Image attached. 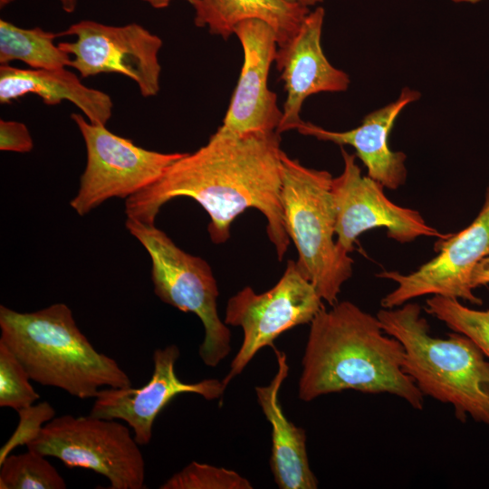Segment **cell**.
<instances>
[{
	"label": "cell",
	"instance_id": "obj_9",
	"mask_svg": "<svg viewBox=\"0 0 489 489\" xmlns=\"http://www.w3.org/2000/svg\"><path fill=\"white\" fill-rule=\"evenodd\" d=\"M324 306L314 286L301 272L297 262L289 260L279 281L271 289L256 293L244 287L227 302L224 322L240 327L242 344L222 380L226 388L263 348L286 331L310 323Z\"/></svg>",
	"mask_w": 489,
	"mask_h": 489
},
{
	"label": "cell",
	"instance_id": "obj_32",
	"mask_svg": "<svg viewBox=\"0 0 489 489\" xmlns=\"http://www.w3.org/2000/svg\"><path fill=\"white\" fill-rule=\"evenodd\" d=\"M14 0H0V7L3 8L11 3H13Z\"/></svg>",
	"mask_w": 489,
	"mask_h": 489
},
{
	"label": "cell",
	"instance_id": "obj_21",
	"mask_svg": "<svg viewBox=\"0 0 489 489\" xmlns=\"http://www.w3.org/2000/svg\"><path fill=\"white\" fill-rule=\"evenodd\" d=\"M67 484L45 455L29 449L0 464V489H65Z\"/></svg>",
	"mask_w": 489,
	"mask_h": 489
},
{
	"label": "cell",
	"instance_id": "obj_16",
	"mask_svg": "<svg viewBox=\"0 0 489 489\" xmlns=\"http://www.w3.org/2000/svg\"><path fill=\"white\" fill-rule=\"evenodd\" d=\"M419 99L418 91L405 87L395 101L368 113L354 129L334 131L303 121L296 130L321 141L352 147L369 177L383 187L398 189L407 179V156L402 151L392 150L388 138L401 111Z\"/></svg>",
	"mask_w": 489,
	"mask_h": 489
},
{
	"label": "cell",
	"instance_id": "obj_27",
	"mask_svg": "<svg viewBox=\"0 0 489 489\" xmlns=\"http://www.w3.org/2000/svg\"><path fill=\"white\" fill-rule=\"evenodd\" d=\"M489 284V255L483 258L475 267L471 276L473 289Z\"/></svg>",
	"mask_w": 489,
	"mask_h": 489
},
{
	"label": "cell",
	"instance_id": "obj_30",
	"mask_svg": "<svg viewBox=\"0 0 489 489\" xmlns=\"http://www.w3.org/2000/svg\"><path fill=\"white\" fill-rule=\"evenodd\" d=\"M287 1H290L292 3H296V4H299L307 7L314 6L323 2V0H287Z\"/></svg>",
	"mask_w": 489,
	"mask_h": 489
},
{
	"label": "cell",
	"instance_id": "obj_11",
	"mask_svg": "<svg viewBox=\"0 0 489 489\" xmlns=\"http://www.w3.org/2000/svg\"><path fill=\"white\" fill-rule=\"evenodd\" d=\"M437 255L417 270L403 274L384 271L379 278L391 280L395 289L381 300L382 308H394L424 295H441L482 304L471 285L476 264L489 255V183L484 204L474 221L460 232L439 239Z\"/></svg>",
	"mask_w": 489,
	"mask_h": 489
},
{
	"label": "cell",
	"instance_id": "obj_25",
	"mask_svg": "<svg viewBox=\"0 0 489 489\" xmlns=\"http://www.w3.org/2000/svg\"><path fill=\"white\" fill-rule=\"evenodd\" d=\"M19 422L12 436L0 449V464L17 446H28L34 441L46 423L55 417V409L47 401L17 410Z\"/></svg>",
	"mask_w": 489,
	"mask_h": 489
},
{
	"label": "cell",
	"instance_id": "obj_20",
	"mask_svg": "<svg viewBox=\"0 0 489 489\" xmlns=\"http://www.w3.org/2000/svg\"><path fill=\"white\" fill-rule=\"evenodd\" d=\"M57 37L58 33L40 27L22 28L1 19L0 63L20 61L36 70L70 67V55L54 43Z\"/></svg>",
	"mask_w": 489,
	"mask_h": 489
},
{
	"label": "cell",
	"instance_id": "obj_12",
	"mask_svg": "<svg viewBox=\"0 0 489 489\" xmlns=\"http://www.w3.org/2000/svg\"><path fill=\"white\" fill-rule=\"evenodd\" d=\"M341 155L343 169L332 178L331 191L336 211V242L345 253L354 250L361 234L378 227L386 228L388 237L403 244L420 236L446 239L451 235L429 225L418 211L390 201L379 182L362 175L356 155L344 148Z\"/></svg>",
	"mask_w": 489,
	"mask_h": 489
},
{
	"label": "cell",
	"instance_id": "obj_24",
	"mask_svg": "<svg viewBox=\"0 0 489 489\" xmlns=\"http://www.w3.org/2000/svg\"><path fill=\"white\" fill-rule=\"evenodd\" d=\"M30 380L24 365L0 340V407L17 411L34 404L40 395Z\"/></svg>",
	"mask_w": 489,
	"mask_h": 489
},
{
	"label": "cell",
	"instance_id": "obj_22",
	"mask_svg": "<svg viewBox=\"0 0 489 489\" xmlns=\"http://www.w3.org/2000/svg\"><path fill=\"white\" fill-rule=\"evenodd\" d=\"M426 311L453 331L470 339L489 360V308L475 310L458 299L432 295L426 301Z\"/></svg>",
	"mask_w": 489,
	"mask_h": 489
},
{
	"label": "cell",
	"instance_id": "obj_5",
	"mask_svg": "<svg viewBox=\"0 0 489 489\" xmlns=\"http://www.w3.org/2000/svg\"><path fill=\"white\" fill-rule=\"evenodd\" d=\"M333 177L282 154L281 203L285 231L298 252L297 264L322 301L338 302L351 277L353 260L334 240Z\"/></svg>",
	"mask_w": 489,
	"mask_h": 489
},
{
	"label": "cell",
	"instance_id": "obj_28",
	"mask_svg": "<svg viewBox=\"0 0 489 489\" xmlns=\"http://www.w3.org/2000/svg\"><path fill=\"white\" fill-rule=\"evenodd\" d=\"M140 1H143L149 4L153 8L162 9V8L168 7L173 0H140ZM186 1L193 5L197 0H186Z\"/></svg>",
	"mask_w": 489,
	"mask_h": 489
},
{
	"label": "cell",
	"instance_id": "obj_8",
	"mask_svg": "<svg viewBox=\"0 0 489 489\" xmlns=\"http://www.w3.org/2000/svg\"><path fill=\"white\" fill-rule=\"evenodd\" d=\"M71 119L81 132L87 152L78 192L70 201L71 207L81 216L110 198L127 199L150 186L184 154L139 147L80 113H72Z\"/></svg>",
	"mask_w": 489,
	"mask_h": 489
},
{
	"label": "cell",
	"instance_id": "obj_15",
	"mask_svg": "<svg viewBox=\"0 0 489 489\" xmlns=\"http://www.w3.org/2000/svg\"><path fill=\"white\" fill-rule=\"evenodd\" d=\"M324 17L322 6L310 11L295 35L277 49L274 62L286 93L276 130L279 134L297 129L303 122L300 114L308 97L343 92L350 84L349 74L334 67L322 50Z\"/></svg>",
	"mask_w": 489,
	"mask_h": 489
},
{
	"label": "cell",
	"instance_id": "obj_2",
	"mask_svg": "<svg viewBox=\"0 0 489 489\" xmlns=\"http://www.w3.org/2000/svg\"><path fill=\"white\" fill-rule=\"evenodd\" d=\"M401 343L382 328L377 315L349 301L321 309L310 322L302 359L298 397L356 390L397 396L422 409L424 395L404 369Z\"/></svg>",
	"mask_w": 489,
	"mask_h": 489
},
{
	"label": "cell",
	"instance_id": "obj_14",
	"mask_svg": "<svg viewBox=\"0 0 489 489\" xmlns=\"http://www.w3.org/2000/svg\"><path fill=\"white\" fill-rule=\"evenodd\" d=\"M234 34L242 45L244 61L219 128L235 134L276 131L283 113L276 93L268 87L269 71L278 49L276 34L268 24L257 19L240 23Z\"/></svg>",
	"mask_w": 489,
	"mask_h": 489
},
{
	"label": "cell",
	"instance_id": "obj_7",
	"mask_svg": "<svg viewBox=\"0 0 489 489\" xmlns=\"http://www.w3.org/2000/svg\"><path fill=\"white\" fill-rule=\"evenodd\" d=\"M139 446L129 427L116 419L63 415L46 423L27 448L100 474L110 489H142L145 461Z\"/></svg>",
	"mask_w": 489,
	"mask_h": 489
},
{
	"label": "cell",
	"instance_id": "obj_31",
	"mask_svg": "<svg viewBox=\"0 0 489 489\" xmlns=\"http://www.w3.org/2000/svg\"><path fill=\"white\" fill-rule=\"evenodd\" d=\"M452 2L455 4H479L481 2H484L485 0H451Z\"/></svg>",
	"mask_w": 489,
	"mask_h": 489
},
{
	"label": "cell",
	"instance_id": "obj_6",
	"mask_svg": "<svg viewBox=\"0 0 489 489\" xmlns=\"http://www.w3.org/2000/svg\"><path fill=\"white\" fill-rule=\"evenodd\" d=\"M125 225L151 259L155 294L183 312L195 313L202 321L205 337L198 354L205 365L216 367L231 351V332L218 315L219 292L210 265L179 248L155 224L127 218Z\"/></svg>",
	"mask_w": 489,
	"mask_h": 489
},
{
	"label": "cell",
	"instance_id": "obj_13",
	"mask_svg": "<svg viewBox=\"0 0 489 489\" xmlns=\"http://www.w3.org/2000/svg\"><path fill=\"white\" fill-rule=\"evenodd\" d=\"M179 356V348L175 344L155 350L153 373L147 384L139 388L108 387L101 389L89 415L126 422L137 443L146 446L151 440L156 417L176 396L192 393L206 400L221 398L226 388L222 380L206 379L186 383L178 379L175 364Z\"/></svg>",
	"mask_w": 489,
	"mask_h": 489
},
{
	"label": "cell",
	"instance_id": "obj_23",
	"mask_svg": "<svg viewBox=\"0 0 489 489\" xmlns=\"http://www.w3.org/2000/svg\"><path fill=\"white\" fill-rule=\"evenodd\" d=\"M160 489H252L251 483L238 473L224 467L192 461L175 473Z\"/></svg>",
	"mask_w": 489,
	"mask_h": 489
},
{
	"label": "cell",
	"instance_id": "obj_17",
	"mask_svg": "<svg viewBox=\"0 0 489 489\" xmlns=\"http://www.w3.org/2000/svg\"><path fill=\"white\" fill-rule=\"evenodd\" d=\"M272 349L277 372L267 386L255 387L257 402L272 427L271 471L280 489H316L318 480L310 467L305 430L286 417L279 400L289 372L287 356L275 346Z\"/></svg>",
	"mask_w": 489,
	"mask_h": 489
},
{
	"label": "cell",
	"instance_id": "obj_26",
	"mask_svg": "<svg viewBox=\"0 0 489 489\" xmlns=\"http://www.w3.org/2000/svg\"><path fill=\"white\" fill-rule=\"evenodd\" d=\"M34 140L26 125L15 120H0V150L27 153Z\"/></svg>",
	"mask_w": 489,
	"mask_h": 489
},
{
	"label": "cell",
	"instance_id": "obj_1",
	"mask_svg": "<svg viewBox=\"0 0 489 489\" xmlns=\"http://www.w3.org/2000/svg\"><path fill=\"white\" fill-rule=\"evenodd\" d=\"M280 135L276 131L235 134L218 128L204 146L184 153L153 184L127 198V218L155 224L165 204L190 197L208 214L210 238L219 244L229 239L235 218L254 208L265 217L268 237L282 261L291 240L281 203Z\"/></svg>",
	"mask_w": 489,
	"mask_h": 489
},
{
	"label": "cell",
	"instance_id": "obj_4",
	"mask_svg": "<svg viewBox=\"0 0 489 489\" xmlns=\"http://www.w3.org/2000/svg\"><path fill=\"white\" fill-rule=\"evenodd\" d=\"M377 317L401 343L405 371L424 396L451 405L461 421L469 416L489 426V360L470 339L432 336L416 302L382 308Z\"/></svg>",
	"mask_w": 489,
	"mask_h": 489
},
{
	"label": "cell",
	"instance_id": "obj_3",
	"mask_svg": "<svg viewBox=\"0 0 489 489\" xmlns=\"http://www.w3.org/2000/svg\"><path fill=\"white\" fill-rule=\"evenodd\" d=\"M0 340L24 365L31 380L86 399L101 388H128L131 380L111 357L99 352L62 302L32 312L0 305Z\"/></svg>",
	"mask_w": 489,
	"mask_h": 489
},
{
	"label": "cell",
	"instance_id": "obj_10",
	"mask_svg": "<svg viewBox=\"0 0 489 489\" xmlns=\"http://www.w3.org/2000/svg\"><path fill=\"white\" fill-rule=\"evenodd\" d=\"M58 34L74 37L58 45L82 78L119 73L132 80L144 98L158 95L163 44L158 35L136 23L109 25L92 20L79 21Z\"/></svg>",
	"mask_w": 489,
	"mask_h": 489
},
{
	"label": "cell",
	"instance_id": "obj_19",
	"mask_svg": "<svg viewBox=\"0 0 489 489\" xmlns=\"http://www.w3.org/2000/svg\"><path fill=\"white\" fill-rule=\"evenodd\" d=\"M194 23L206 27L211 34L226 40L240 23L257 19L274 31L278 47L288 43L311 11L287 0H197Z\"/></svg>",
	"mask_w": 489,
	"mask_h": 489
},
{
	"label": "cell",
	"instance_id": "obj_29",
	"mask_svg": "<svg viewBox=\"0 0 489 489\" xmlns=\"http://www.w3.org/2000/svg\"><path fill=\"white\" fill-rule=\"evenodd\" d=\"M62 10L66 13H73L77 7L78 0H58Z\"/></svg>",
	"mask_w": 489,
	"mask_h": 489
},
{
	"label": "cell",
	"instance_id": "obj_18",
	"mask_svg": "<svg viewBox=\"0 0 489 489\" xmlns=\"http://www.w3.org/2000/svg\"><path fill=\"white\" fill-rule=\"evenodd\" d=\"M39 96L47 105L72 102L93 124L106 125L112 115L109 94L84 85L80 78L64 68L36 70L0 66V102L8 104L26 94Z\"/></svg>",
	"mask_w": 489,
	"mask_h": 489
}]
</instances>
